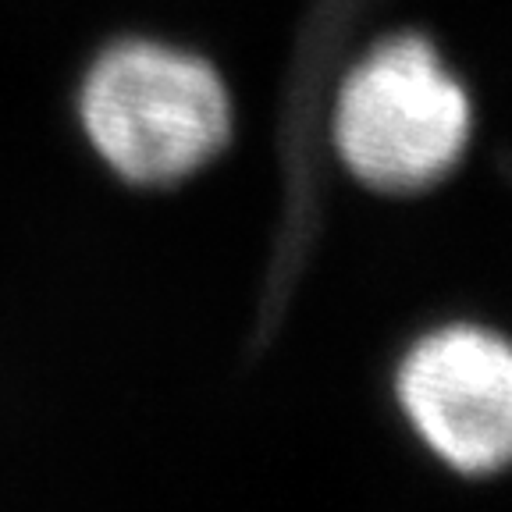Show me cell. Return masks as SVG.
I'll use <instances>...</instances> for the list:
<instances>
[{
	"label": "cell",
	"instance_id": "1",
	"mask_svg": "<svg viewBox=\"0 0 512 512\" xmlns=\"http://www.w3.org/2000/svg\"><path fill=\"white\" fill-rule=\"evenodd\" d=\"M79 118L114 175L160 189L192 178L228 146L232 96L203 57L125 40L93 61Z\"/></svg>",
	"mask_w": 512,
	"mask_h": 512
},
{
	"label": "cell",
	"instance_id": "2",
	"mask_svg": "<svg viewBox=\"0 0 512 512\" xmlns=\"http://www.w3.org/2000/svg\"><path fill=\"white\" fill-rule=\"evenodd\" d=\"M470 128V96L420 36H395L370 50L345 75L331 114L345 171L392 196L441 182L466 153Z\"/></svg>",
	"mask_w": 512,
	"mask_h": 512
},
{
	"label": "cell",
	"instance_id": "3",
	"mask_svg": "<svg viewBox=\"0 0 512 512\" xmlns=\"http://www.w3.org/2000/svg\"><path fill=\"white\" fill-rule=\"evenodd\" d=\"M399 402L416 438L463 477L512 456V356L498 335L452 324L420 338L399 367Z\"/></svg>",
	"mask_w": 512,
	"mask_h": 512
}]
</instances>
